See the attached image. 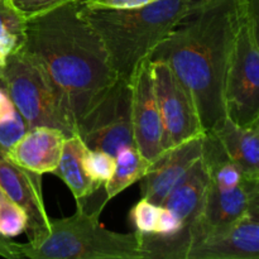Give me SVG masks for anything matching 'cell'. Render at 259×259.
<instances>
[{"mask_svg":"<svg viewBox=\"0 0 259 259\" xmlns=\"http://www.w3.org/2000/svg\"><path fill=\"white\" fill-rule=\"evenodd\" d=\"M100 211L77 206L73 215L50 220V232L34 242L18 243L30 259H147L138 232L118 233L99 223Z\"/></svg>","mask_w":259,"mask_h":259,"instance_id":"277c9868","label":"cell"},{"mask_svg":"<svg viewBox=\"0 0 259 259\" xmlns=\"http://www.w3.org/2000/svg\"><path fill=\"white\" fill-rule=\"evenodd\" d=\"M196 2L157 0L133 9H88L80 4V14L103 40L118 78L129 82Z\"/></svg>","mask_w":259,"mask_h":259,"instance_id":"3957f363","label":"cell"},{"mask_svg":"<svg viewBox=\"0 0 259 259\" xmlns=\"http://www.w3.org/2000/svg\"><path fill=\"white\" fill-rule=\"evenodd\" d=\"M27 131V124L19 113L15 114L9 120L0 124V151L7 152L13 144L17 143L24 136Z\"/></svg>","mask_w":259,"mask_h":259,"instance_id":"603a6c76","label":"cell"},{"mask_svg":"<svg viewBox=\"0 0 259 259\" xmlns=\"http://www.w3.org/2000/svg\"><path fill=\"white\" fill-rule=\"evenodd\" d=\"M209 186V172L201 156V158L192 166L189 174L162 202L161 206L171 210L182 224L181 232L168 238L169 247L177 259H186L189 250L187 230L199 217L204 206Z\"/></svg>","mask_w":259,"mask_h":259,"instance_id":"5bb4252c","label":"cell"},{"mask_svg":"<svg viewBox=\"0 0 259 259\" xmlns=\"http://www.w3.org/2000/svg\"><path fill=\"white\" fill-rule=\"evenodd\" d=\"M204 136L195 137L164 151L152 162L141 181L142 199L162 205L169 192L201 158Z\"/></svg>","mask_w":259,"mask_h":259,"instance_id":"4fadbf2b","label":"cell"},{"mask_svg":"<svg viewBox=\"0 0 259 259\" xmlns=\"http://www.w3.org/2000/svg\"><path fill=\"white\" fill-rule=\"evenodd\" d=\"M86 149L88 147L77 134L66 137L60 161L52 172L67 185L76 200L85 199L103 187L91 181L83 168V154Z\"/></svg>","mask_w":259,"mask_h":259,"instance_id":"e0dca14e","label":"cell"},{"mask_svg":"<svg viewBox=\"0 0 259 259\" xmlns=\"http://www.w3.org/2000/svg\"><path fill=\"white\" fill-rule=\"evenodd\" d=\"M161 205H156L146 199H141L131 210L132 224L136 228V232L141 234H153L158 222Z\"/></svg>","mask_w":259,"mask_h":259,"instance_id":"44dd1931","label":"cell"},{"mask_svg":"<svg viewBox=\"0 0 259 259\" xmlns=\"http://www.w3.org/2000/svg\"><path fill=\"white\" fill-rule=\"evenodd\" d=\"M65 134L56 128L35 126L13 144L5 154L19 167L38 175L52 174L60 161Z\"/></svg>","mask_w":259,"mask_h":259,"instance_id":"9a60e30c","label":"cell"},{"mask_svg":"<svg viewBox=\"0 0 259 259\" xmlns=\"http://www.w3.org/2000/svg\"><path fill=\"white\" fill-rule=\"evenodd\" d=\"M80 2L28 19L19 46L39 66L76 126L118 81L103 40L81 17Z\"/></svg>","mask_w":259,"mask_h":259,"instance_id":"7a4b0ae2","label":"cell"},{"mask_svg":"<svg viewBox=\"0 0 259 259\" xmlns=\"http://www.w3.org/2000/svg\"><path fill=\"white\" fill-rule=\"evenodd\" d=\"M0 85L28 129L50 126L61 131L65 137L77 134L76 124L62 108L43 71L20 48L10 55L0 71Z\"/></svg>","mask_w":259,"mask_h":259,"instance_id":"5b68a950","label":"cell"},{"mask_svg":"<svg viewBox=\"0 0 259 259\" xmlns=\"http://www.w3.org/2000/svg\"><path fill=\"white\" fill-rule=\"evenodd\" d=\"M250 211H259V180L244 179L229 190L209 186L204 206L187 230L189 250L212 230L230 224Z\"/></svg>","mask_w":259,"mask_h":259,"instance_id":"9c48e42d","label":"cell"},{"mask_svg":"<svg viewBox=\"0 0 259 259\" xmlns=\"http://www.w3.org/2000/svg\"><path fill=\"white\" fill-rule=\"evenodd\" d=\"M13 9L27 22L28 19L51 12L63 4L80 0H8Z\"/></svg>","mask_w":259,"mask_h":259,"instance_id":"7402d4cb","label":"cell"},{"mask_svg":"<svg viewBox=\"0 0 259 259\" xmlns=\"http://www.w3.org/2000/svg\"><path fill=\"white\" fill-rule=\"evenodd\" d=\"M129 82L132 86V125L134 144L142 156L152 163L164 151L162 147L163 125L154 93L152 63L149 58L138 66Z\"/></svg>","mask_w":259,"mask_h":259,"instance_id":"30bf717a","label":"cell"},{"mask_svg":"<svg viewBox=\"0 0 259 259\" xmlns=\"http://www.w3.org/2000/svg\"><path fill=\"white\" fill-rule=\"evenodd\" d=\"M28 225L27 212L17 202L0 194V237L13 239L25 233Z\"/></svg>","mask_w":259,"mask_h":259,"instance_id":"d6986e66","label":"cell"},{"mask_svg":"<svg viewBox=\"0 0 259 259\" xmlns=\"http://www.w3.org/2000/svg\"><path fill=\"white\" fill-rule=\"evenodd\" d=\"M0 194H2V191H0ZM0 255L8 259L22 258L19 249H18V243L2 237H0Z\"/></svg>","mask_w":259,"mask_h":259,"instance_id":"4316f807","label":"cell"},{"mask_svg":"<svg viewBox=\"0 0 259 259\" xmlns=\"http://www.w3.org/2000/svg\"><path fill=\"white\" fill-rule=\"evenodd\" d=\"M153 2L157 0H81L80 4L88 9H133Z\"/></svg>","mask_w":259,"mask_h":259,"instance_id":"d4e9b609","label":"cell"},{"mask_svg":"<svg viewBox=\"0 0 259 259\" xmlns=\"http://www.w3.org/2000/svg\"><path fill=\"white\" fill-rule=\"evenodd\" d=\"M0 191L23 207L28 217V242L40 239L50 232L40 175L19 167L0 151Z\"/></svg>","mask_w":259,"mask_h":259,"instance_id":"8fae6325","label":"cell"},{"mask_svg":"<svg viewBox=\"0 0 259 259\" xmlns=\"http://www.w3.org/2000/svg\"><path fill=\"white\" fill-rule=\"evenodd\" d=\"M186 259H259V211L212 230L189 250Z\"/></svg>","mask_w":259,"mask_h":259,"instance_id":"7c38bea8","label":"cell"},{"mask_svg":"<svg viewBox=\"0 0 259 259\" xmlns=\"http://www.w3.org/2000/svg\"><path fill=\"white\" fill-rule=\"evenodd\" d=\"M149 166L151 162L142 156L136 146L121 149L115 156L113 176L104 185L106 199L111 200L129 186L138 182L146 175Z\"/></svg>","mask_w":259,"mask_h":259,"instance_id":"ac0fdd59","label":"cell"},{"mask_svg":"<svg viewBox=\"0 0 259 259\" xmlns=\"http://www.w3.org/2000/svg\"><path fill=\"white\" fill-rule=\"evenodd\" d=\"M259 0H197L149 56L163 61L191 95L205 133L225 119L228 63L243 20Z\"/></svg>","mask_w":259,"mask_h":259,"instance_id":"6da1fadb","label":"cell"},{"mask_svg":"<svg viewBox=\"0 0 259 259\" xmlns=\"http://www.w3.org/2000/svg\"><path fill=\"white\" fill-rule=\"evenodd\" d=\"M209 133L217 137L227 156L247 179L259 180V121L250 125H238L225 116Z\"/></svg>","mask_w":259,"mask_h":259,"instance_id":"2e32d148","label":"cell"},{"mask_svg":"<svg viewBox=\"0 0 259 259\" xmlns=\"http://www.w3.org/2000/svg\"><path fill=\"white\" fill-rule=\"evenodd\" d=\"M83 168L91 181L104 186L113 176L115 157L100 149L88 148L83 154Z\"/></svg>","mask_w":259,"mask_h":259,"instance_id":"ffe728a7","label":"cell"},{"mask_svg":"<svg viewBox=\"0 0 259 259\" xmlns=\"http://www.w3.org/2000/svg\"><path fill=\"white\" fill-rule=\"evenodd\" d=\"M181 229L182 224L177 219L176 215L171 210L161 206L158 222H157L156 230H154L153 234L162 235V237H172V235H176L177 233L181 232Z\"/></svg>","mask_w":259,"mask_h":259,"instance_id":"484cf974","label":"cell"},{"mask_svg":"<svg viewBox=\"0 0 259 259\" xmlns=\"http://www.w3.org/2000/svg\"><path fill=\"white\" fill-rule=\"evenodd\" d=\"M259 7L243 20L228 63L225 114L238 125L259 121Z\"/></svg>","mask_w":259,"mask_h":259,"instance_id":"8992f818","label":"cell"},{"mask_svg":"<svg viewBox=\"0 0 259 259\" xmlns=\"http://www.w3.org/2000/svg\"><path fill=\"white\" fill-rule=\"evenodd\" d=\"M23 37L0 23V71L4 68L8 58L19 48Z\"/></svg>","mask_w":259,"mask_h":259,"instance_id":"cb8c5ba5","label":"cell"},{"mask_svg":"<svg viewBox=\"0 0 259 259\" xmlns=\"http://www.w3.org/2000/svg\"><path fill=\"white\" fill-rule=\"evenodd\" d=\"M153 86L163 125V151L205 134L196 105L176 73L163 61H151Z\"/></svg>","mask_w":259,"mask_h":259,"instance_id":"ba28073f","label":"cell"},{"mask_svg":"<svg viewBox=\"0 0 259 259\" xmlns=\"http://www.w3.org/2000/svg\"><path fill=\"white\" fill-rule=\"evenodd\" d=\"M76 131L88 148L100 149L114 157L121 149L136 146L132 125L131 82L118 78L82 116Z\"/></svg>","mask_w":259,"mask_h":259,"instance_id":"52a82bcc","label":"cell"}]
</instances>
